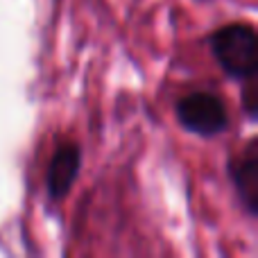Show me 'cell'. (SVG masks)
<instances>
[{"label":"cell","mask_w":258,"mask_h":258,"mask_svg":"<svg viewBox=\"0 0 258 258\" xmlns=\"http://www.w3.org/2000/svg\"><path fill=\"white\" fill-rule=\"evenodd\" d=\"M211 52L218 66L233 80H249L258 73V36L249 23H229L211 34Z\"/></svg>","instance_id":"cell-1"},{"label":"cell","mask_w":258,"mask_h":258,"mask_svg":"<svg viewBox=\"0 0 258 258\" xmlns=\"http://www.w3.org/2000/svg\"><path fill=\"white\" fill-rule=\"evenodd\" d=\"M177 120L186 132L197 136H220L229 127L227 104L215 93H188L177 102Z\"/></svg>","instance_id":"cell-2"},{"label":"cell","mask_w":258,"mask_h":258,"mask_svg":"<svg viewBox=\"0 0 258 258\" xmlns=\"http://www.w3.org/2000/svg\"><path fill=\"white\" fill-rule=\"evenodd\" d=\"M229 177L249 215L258 213V143L251 138L236 156L229 159Z\"/></svg>","instance_id":"cell-3"},{"label":"cell","mask_w":258,"mask_h":258,"mask_svg":"<svg viewBox=\"0 0 258 258\" xmlns=\"http://www.w3.org/2000/svg\"><path fill=\"white\" fill-rule=\"evenodd\" d=\"M82 165V150L77 143L61 141L54 150L52 159L48 165V174H45V186H48L50 200H63L71 192L73 183H75L77 174H80Z\"/></svg>","instance_id":"cell-4"},{"label":"cell","mask_w":258,"mask_h":258,"mask_svg":"<svg viewBox=\"0 0 258 258\" xmlns=\"http://www.w3.org/2000/svg\"><path fill=\"white\" fill-rule=\"evenodd\" d=\"M258 89H256V77H249V80H245V89H242V98H245V109L247 113H249V118H256V100H258Z\"/></svg>","instance_id":"cell-5"}]
</instances>
